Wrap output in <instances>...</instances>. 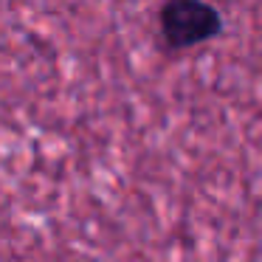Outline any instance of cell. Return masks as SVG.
<instances>
[{"label": "cell", "instance_id": "obj_1", "mask_svg": "<svg viewBox=\"0 0 262 262\" xmlns=\"http://www.w3.org/2000/svg\"><path fill=\"white\" fill-rule=\"evenodd\" d=\"M158 29H161V37H164L166 46L175 48V51H183V48H194L200 42L220 34L223 17L209 3L175 0V3H166L161 9Z\"/></svg>", "mask_w": 262, "mask_h": 262}]
</instances>
